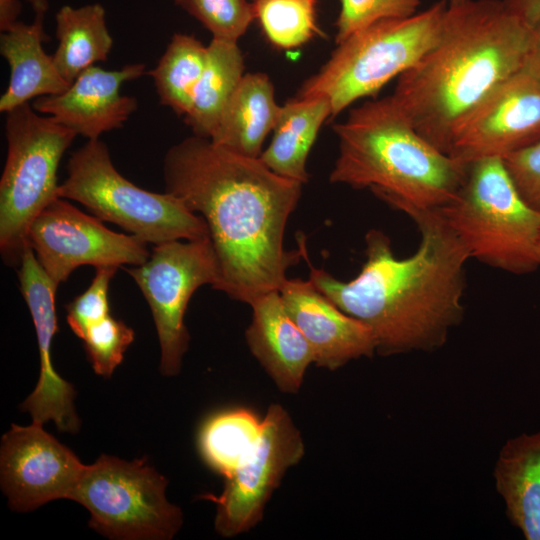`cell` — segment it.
<instances>
[{"instance_id":"cell-1","label":"cell","mask_w":540,"mask_h":540,"mask_svg":"<svg viewBox=\"0 0 540 540\" xmlns=\"http://www.w3.org/2000/svg\"><path fill=\"white\" fill-rule=\"evenodd\" d=\"M165 191L205 220L219 267V291L250 304L279 290L289 267L303 257L284 248L287 221L302 183L282 177L261 159L193 135L164 156Z\"/></svg>"},{"instance_id":"cell-2","label":"cell","mask_w":540,"mask_h":540,"mask_svg":"<svg viewBox=\"0 0 540 540\" xmlns=\"http://www.w3.org/2000/svg\"><path fill=\"white\" fill-rule=\"evenodd\" d=\"M420 233L411 256H395L391 239L381 230L365 235L366 260L360 273L340 281L309 263V280L339 309L365 324L381 356L432 352L447 342L464 318L465 265L470 259L439 208L399 203Z\"/></svg>"},{"instance_id":"cell-3","label":"cell","mask_w":540,"mask_h":540,"mask_svg":"<svg viewBox=\"0 0 540 540\" xmlns=\"http://www.w3.org/2000/svg\"><path fill=\"white\" fill-rule=\"evenodd\" d=\"M534 51V28L502 0L447 5L439 39L391 95L415 129L449 154L462 122Z\"/></svg>"},{"instance_id":"cell-4","label":"cell","mask_w":540,"mask_h":540,"mask_svg":"<svg viewBox=\"0 0 540 540\" xmlns=\"http://www.w3.org/2000/svg\"><path fill=\"white\" fill-rule=\"evenodd\" d=\"M333 130L339 151L330 182L369 188L392 207L440 208L464 181L468 163L428 142L391 95L352 109Z\"/></svg>"},{"instance_id":"cell-5","label":"cell","mask_w":540,"mask_h":540,"mask_svg":"<svg viewBox=\"0 0 540 540\" xmlns=\"http://www.w3.org/2000/svg\"><path fill=\"white\" fill-rule=\"evenodd\" d=\"M439 210L470 258L513 274L540 266V211L522 198L502 158L469 162L456 195Z\"/></svg>"},{"instance_id":"cell-6","label":"cell","mask_w":540,"mask_h":540,"mask_svg":"<svg viewBox=\"0 0 540 540\" xmlns=\"http://www.w3.org/2000/svg\"><path fill=\"white\" fill-rule=\"evenodd\" d=\"M448 2L441 0L405 18L377 21L337 44L297 97L325 96L332 117L412 68L437 42Z\"/></svg>"},{"instance_id":"cell-7","label":"cell","mask_w":540,"mask_h":540,"mask_svg":"<svg viewBox=\"0 0 540 540\" xmlns=\"http://www.w3.org/2000/svg\"><path fill=\"white\" fill-rule=\"evenodd\" d=\"M58 195L82 204L101 221L114 223L146 243L210 237L203 217L181 199L166 191L145 190L122 176L100 139L88 140L72 153Z\"/></svg>"},{"instance_id":"cell-8","label":"cell","mask_w":540,"mask_h":540,"mask_svg":"<svg viewBox=\"0 0 540 540\" xmlns=\"http://www.w3.org/2000/svg\"><path fill=\"white\" fill-rule=\"evenodd\" d=\"M7 156L0 179V250L19 265L33 220L59 198L57 171L77 134L32 104L6 113Z\"/></svg>"},{"instance_id":"cell-9","label":"cell","mask_w":540,"mask_h":540,"mask_svg":"<svg viewBox=\"0 0 540 540\" xmlns=\"http://www.w3.org/2000/svg\"><path fill=\"white\" fill-rule=\"evenodd\" d=\"M167 484L145 459L101 455L86 465L71 500L89 511L90 527L105 537L169 540L180 530L183 515L167 500Z\"/></svg>"},{"instance_id":"cell-10","label":"cell","mask_w":540,"mask_h":540,"mask_svg":"<svg viewBox=\"0 0 540 540\" xmlns=\"http://www.w3.org/2000/svg\"><path fill=\"white\" fill-rule=\"evenodd\" d=\"M143 293L153 315L160 348V371L176 376L190 336L184 314L193 293L205 284L218 289L220 267L210 237L155 245L141 265L125 269Z\"/></svg>"},{"instance_id":"cell-11","label":"cell","mask_w":540,"mask_h":540,"mask_svg":"<svg viewBox=\"0 0 540 540\" xmlns=\"http://www.w3.org/2000/svg\"><path fill=\"white\" fill-rule=\"evenodd\" d=\"M305 453L301 432L288 411L271 404L262 418L259 439L234 472L225 478L218 496H202L216 504L215 530L234 537L254 528L278 488L286 471L298 464Z\"/></svg>"},{"instance_id":"cell-12","label":"cell","mask_w":540,"mask_h":540,"mask_svg":"<svg viewBox=\"0 0 540 540\" xmlns=\"http://www.w3.org/2000/svg\"><path fill=\"white\" fill-rule=\"evenodd\" d=\"M28 244L58 287L79 266H138L150 256L146 242L108 229L64 198H57L31 223Z\"/></svg>"},{"instance_id":"cell-13","label":"cell","mask_w":540,"mask_h":540,"mask_svg":"<svg viewBox=\"0 0 540 540\" xmlns=\"http://www.w3.org/2000/svg\"><path fill=\"white\" fill-rule=\"evenodd\" d=\"M540 141V59L533 51L456 130L449 155L469 163Z\"/></svg>"},{"instance_id":"cell-14","label":"cell","mask_w":540,"mask_h":540,"mask_svg":"<svg viewBox=\"0 0 540 540\" xmlns=\"http://www.w3.org/2000/svg\"><path fill=\"white\" fill-rule=\"evenodd\" d=\"M43 424H12L0 449L1 487L14 511L29 512L56 499H71L86 465Z\"/></svg>"},{"instance_id":"cell-15","label":"cell","mask_w":540,"mask_h":540,"mask_svg":"<svg viewBox=\"0 0 540 540\" xmlns=\"http://www.w3.org/2000/svg\"><path fill=\"white\" fill-rule=\"evenodd\" d=\"M19 288L34 322L40 374L33 392L21 404L33 422L52 420L62 432L76 433L80 420L75 412L73 386L54 369L51 358L53 337L57 331L55 294L57 286L44 271L29 246L23 252L18 270Z\"/></svg>"},{"instance_id":"cell-16","label":"cell","mask_w":540,"mask_h":540,"mask_svg":"<svg viewBox=\"0 0 540 540\" xmlns=\"http://www.w3.org/2000/svg\"><path fill=\"white\" fill-rule=\"evenodd\" d=\"M142 63L106 70L92 66L81 73L62 93L43 96L32 102L39 113L88 140L121 128L137 110L136 98L121 94L124 83L146 73Z\"/></svg>"},{"instance_id":"cell-17","label":"cell","mask_w":540,"mask_h":540,"mask_svg":"<svg viewBox=\"0 0 540 540\" xmlns=\"http://www.w3.org/2000/svg\"><path fill=\"white\" fill-rule=\"evenodd\" d=\"M279 292L312 349L315 366L335 371L376 353L371 330L339 309L309 279L287 278Z\"/></svg>"},{"instance_id":"cell-18","label":"cell","mask_w":540,"mask_h":540,"mask_svg":"<svg viewBox=\"0 0 540 540\" xmlns=\"http://www.w3.org/2000/svg\"><path fill=\"white\" fill-rule=\"evenodd\" d=\"M249 305L252 320L245 339L250 352L281 392L298 393L308 366L314 364L309 343L289 315L279 290L260 295Z\"/></svg>"},{"instance_id":"cell-19","label":"cell","mask_w":540,"mask_h":540,"mask_svg":"<svg viewBox=\"0 0 540 540\" xmlns=\"http://www.w3.org/2000/svg\"><path fill=\"white\" fill-rule=\"evenodd\" d=\"M43 21L44 16L35 15L31 24L19 21L1 33L0 53L10 67L8 86L0 98L2 113L39 97L60 94L69 87L52 55L43 49L47 39Z\"/></svg>"},{"instance_id":"cell-20","label":"cell","mask_w":540,"mask_h":540,"mask_svg":"<svg viewBox=\"0 0 540 540\" xmlns=\"http://www.w3.org/2000/svg\"><path fill=\"white\" fill-rule=\"evenodd\" d=\"M493 477L511 525L526 540H540V432L507 440L499 451Z\"/></svg>"},{"instance_id":"cell-21","label":"cell","mask_w":540,"mask_h":540,"mask_svg":"<svg viewBox=\"0 0 540 540\" xmlns=\"http://www.w3.org/2000/svg\"><path fill=\"white\" fill-rule=\"evenodd\" d=\"M280 107L269 76L246 73L209 139L231 151L258 158L267 135L275 127Z\"/></svg>"},{"instance_id":"cell-22","label":"cell","mask_w":540,"mask_h":540,"mask_svg":"<svg viewBox=\"0 0 540 540\" xmlns=\"http://www.w3.org/2000/svg\"><path fill=\"white\" fill-rule=\"evenodd\" d=\"M329 117H332V107L325 96L287 101L280 107L271 142L259 158L276 174L307 183V158L322 124Z\"/></svg>"},{"instance_id":"cell-23","label":"cell","mask_w":540,"mask_h":540,"mask_svg":"<svg viewBox=\"0 0 540 540\" xmlns=\"http://www.w3.org/2000/svg\"><path fill=\"white\" fill-rule=\"evenodd\" d=\"M58 46L52 55L54 64L70 85L81 73L106 61L113 38L106 23V12L99 3L81 7L62 6L56 13Z\"/></svg>"},{"instance_id":"cell-24","label":"cell","mask_w":540,"mask_h":540,"mask_svg":"<svg viewBox=\"0 0 540 540\" xmlns=\"http://www.w3.org/2000/svg\"><path fill=\"white\" fill-rule=\"evenodd\" d=\"M244 74V59L237 42L212 38L191 107L184 116L194 135L212 136Z\"/></svg>"},{"instance_id":"cell-25","label":"cell","mask_w":540,"mask_h":540,"mask_svg":"<svg viewBox=\"0 0 540 540\" xmlns=\"http://www.w3.org/2000/svg\"><path fill=\"white\" fill-rule=\"evenodd\" d=\"M262 418L248 408L227 409L208 418L198 436L204 462L229 477L257 443Z\"/></svg>"},{"instance_id":"cell-26","label":"cell","mask_w":540,"mask_h":540,"mask_svg":"<svg viewBox=\"0 0 540 540\" xmlns=\"http://www.w3.org/2000/svg\"><path fill=\"white\" fill-rule=\"evenodd\" d=\"M207 46L193 35L175 33L156 66L148 71L162 105L178 116L189 111L202 76Z\"/></svg>"},{"instance_id":"cell-27","label":"cell","mask_w":540,"mask_h":540,"mask_svg":"<svg viewBox=\"0 0 540 540\" xmlns=\"http://www.w3.org/2000/svg\"><path fill=\"white\" fill-rule=\"evenodd\" d=\"M255 19L274 46L289 49L319 35L317 0H253Z\"/></svg>"},{"instance_id":"cell-28","label":"cell","mask_w":540,"mask_h":540,"mask_svg":"<svg viewBox=\"0 0 540 540\" xmlns=\"http://www.w3.org/2000/svg\"><path fill=\"white\" fill-rule=\"evenodd\" d=\"M210 31L214 39L238 42L255 19L249 0H174Z\"/></svg>"},{"instance_id":"cell-29","label":"cell","mask_w":540,"mask_h":540,"mask_svg":"<svg viewBox=\"0 0 540 540\" xmlns=\"http://www.w3.org/2000/svg\"><path fill=\"white\" fill-rule=\"evenodd\" d=\"M134 336L132 328L111 315L93 325L82 340L94 372L109 378L122 362Z\"/></svg>"},{"instance_id":"cell-30","label":"cell","mask_w":540,"mask_h":540,"mask_svg":"<svg viewBox=\"0 0 540 540\" xmlns=\"http://www.w3.org/2000/svg\"><path fill=\"white\" fill-rule=\"evenodd\" d=\"M419 5L420 0H340L336 43L377 21L409 17Z\"/></svg>"},{"instance_id":"cell-31","label":"cell","mask_w":540,"mask_h":540,"mask_svg":"<svg viewBox=\"0 0 540 540\" xmlns=\"http://www.w3.org/2000/svg\"><path fill=\"white\" fill-rule=\"evenodd\" d=\"M115 267L96 268L90 286L67 306V323L76 336L83 339L88 330L108 315L109 285L116 273Z\"/></svg>"},{"instance_id":"cell-32","label":"cell","mask_w":540,"mask_h":540,"mask_svg":"<svg viewBox=\"0 0 540 540\" xmlns=\"http://www.w3.org/2000/svg\"><path fill=\"white\" fill-rule=\"evenodd\" d=\"M502 159L522 198L540 211V141Z\"/></svg>"},{"instance_id":"cell-33","label":"cell","mask_w":540,"mask_h":540,"mask_svg":"<svg viewBox=\"0 0 540 540\" xmlns=\"http://www.w3.org/2000/svg\"><path fill=\"white\" fill-rule=\"evenodd\" d=\"M504 5L531 27L540 25V0H502Z\"/></svg>"},{"instance_id":"cell-34","label":"cell","mask_w":540,"mask_h":540,"mask_svg":"<svg viewBox=\"0 0 540 540\" xmlns=\"http://www.w3.org/2000/svg\"><path fill=\"white\" fill-rule=\"evenodd\" d=\"M21 13L19 0H0V30L5 32L13 27Z\"/></svg>"},{"instance_id":"cell-35","label":"cell","mask_w":540,"mask_h":540,"mask_svg":"<svg viewBox=\"0 0 540 540\" xmlns=\"http://www.w3.org/2000/svg\"><path fill=\"white\" fill-rule=\"evenodd\" d=\"M28 2L32 6V9L35 12V15L44 16L48 10V6H49L48 0H28Z\"/></svg>"},{"instance_id":"cell-36","label":"cell","mask_w":540,"mask_h":540,"mask_svg":"<svg viewBox=\"0 0 540 540\" xmlns=\"http://www.w3.org/2000/svg\"><path fill=\"white\" fill-rule=\"evenodd\" d=\"M534 52L540 59V25L534 28Z\"/></svg>"},{"instance_id":"cell-37","label":"cell","mask_w":540,"mask_h":540,"mask_svg":"<svg viewBox=\"0 0 540 540\" xmlns=\"http://www.w3.org/2000/svg\"><path fill=\"white\" fill-rule=\"evenodd\" d=\"M465 1H467V0H449L448 4L449 5H458V4L464 3Z\"/></svg>"},{"instance_id":"cell-38","label":"cell","mask_w":540,"mask_h":540,"mask_svg":"<svg viewBox=\"0 0 540 540\" xmlns=\"http://www.w3.org/2000/svg\"><path fill=\"white\" fill-rule=\"evenodd\" d=\"M539 255H540V240H539Z\"/></svg>"}]
</instances>
